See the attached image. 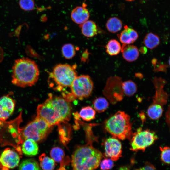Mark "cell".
<instances>
[{
    "label": "cell",
    "instance_id": "6da1fadb",
    "mask_svg": "<svg viewBox=\"0 0 170 170\" xmlns=\"http://www.w3.org/2000/svg\"><path fill=\"white\" fill-rule=\"evenodd\" d=\"M71 109L70 103L66 99L53 96L51 94H49L46 101L37 107V116L53 126L69 121Z\"/></svg>",
    "mask_w": 170,
    "mask_h": 170
},
{
    "label": "cell",
    "instance_id": "7a4b0ae2",
    "mask_svg": "<svg viewBox=\"0 0 170 170\" xmlns=\"http://www.w3.org/2000/svg\"><path fill=\"white\" fill-rule=\"evenodd\" d=\"M39 70L36 63L28 58L16 60L12 67V83L22 88L32 86L39 79Z\"/></svg>",
    "mask_w": 170,
    "mask_h": 170
},
{
    "label": "cell",
    "instance_id": "3957f363",
    "mask_svg": "<svg viewBox=\"0 0 170 170\" xmlns=\"http://www.w3.org/2000/svg\"><path fill=\"white\" fill-rule=\"evenodd\" d=\"M103 157L102 153L92 146H80L72 156V165L75 170H94L99 166Z\"/></svg>",
    "mask_w": 170,
    "mask_h": 170
},
{
    "label": "cell",
    "instance_id": "277c9868",
    "mask_svg": "<svg viewBox=\"0 0 170 170\" xmlns=\"http://www.w3.org/2000/svg\"><path fill=\"white\" fill-rule=\"evenodd\" d=\"M105 128L113 137L118 139L130 140L133 132L130 116L124 111H119L106 120Z\"/></svg>",
    "mask_w": 170,
    "mask_h": 170
},
{
    "label": "cell",
    "instance_id": "5b68a950",
    "mask_svg": "<svg viewBox=\"0 0 170 170\" xmlns=\"http://www.w3.org/2000/svg\"><path fill=\"white\" fill-rule=\"evenodd\" d=\"M152 81L155 93L153 102L148 108L147 113L149 118L156 120L162 116L164 111L163 106L167 103L168 95L164 89V86L167 83L164 79L155 77Z\"/></svg>",
    "mask_w": 170,
    "mask_h": 170
},
{
    "label": "cell",
    "instance_id": "8992f818",
    "mask_svg": "<svg viewBox=\"0 0 170 170\" xmlns=\"http://www.w3.org/2000/svg\"><path fill=\"white\" fill-rule=\"evenodd\" d=\"M42 118L36 116L24 128L20 129V135L23 141L31 139L36 142L44 139L51 131L52 127Z\"/></svg>",
    "mask_w": 170,
    "mask_h": 170
},
{
    "label": "cell",
    "instance_id": "52a82bcc",
    "mask_svg": "<svg viewBox=\"0 0 170 170\" xmlns=\"http://www.w3.org/2000/svg\"><path fill=\"white\" fill-rule=\"evenodd\" d=\"M77 76L75 68L67 64H60L55 66L50 77L60 88L70 87Z\"/></svg>",
    "mask_w": 170,
    "mask_h": 170
},
{
    "label": "cell",
    "instance_id": "ba28073f",
    "mask_svg": "<svg viewBox=\"0 0 170 170\" xmlns=\"http://www.w3.org/2000/svg\"><path fill=\"white\" fill-rule=\"evenodd\" d=\"M158 139V136L153 131L148 129L143 130L140 128L133 133L130 140V149L134 151H144L147 147L151 145Z\"/></svg>",
    "mask_w": 170,
    "mask_h": 170
},
{
    "label": "cell",
    "instance_id": "9c48e42d",
    "mask_svg": "<svg viewBox=\"0 0 170 170\" xmlns=\"http://www.w3.org/2000/svg\"><path fill=\"white\" fill-rule=\"evenodd\" d=\"M71 93L76 98L82 100L91 94L93 88V83L87 75L77 76L70 86Z\"/></svg>",
    "mask_w": 170,
    "mask_h": 170
},
{
    "label": "cell",
    "instance_id": "30bf717a",
    "mask_svg": "<svg viewBox=\"0 0 170 170\" xmlns=\"http://www.w3.org/2000/svg\"><path fill=\"white\" fill-rule=\"evenodd\" d=\"M121 78L117 76H111L107 81L104 94L112 102L122 100L123 93L122 88Z\"/></svg>",
    "mask_w": 170,
    "mask_h": 170
},
{
    "label": "cell",
    "instance_id": "8fae6325",
    "mask_svg": "<svg viewBox=\"0 0 170 170\" xmlns=\"http://www.w3.org/2000/svg\"><path fill=\"white\" fill-rule=\"evenodd\" d=\"M105 156L113 161L117 160L122 156V145L119 139L112 137L107 139L104 143Z\"/></svg>",
    "mask_w": 170,
    "mask_h": 170
},
{
    "label": "cell",
    "instance_id": "7c38bea8",
    "mask_svg": "<svg viewBox=\"0 0 170 170\" xmlns=\"http://www.w3.org/2000/svg\"><path fill=\"white\" fill-rule=\"evenodd\" d=\"M20 156L14 150L8 148L0 155V166L4 169H13L17 166Z\"/></svg>",
    "mask_w": 170,
    "mask_h": 170
},
{
    "label": "cell",
    "instance_id": "4fadbf2b",
    "mask_svg": "<svg viewBox=\"0 0 170 170\" xmlns=\"http://www.w3.org/2000/svg\"><path fill=\"white\" fill-rule=\"evenodd\" d=\"M15 106V101L9 95L0 98V121L7 119L13 113Z\"/></svg>",
    "mask_w": 170,
    "mask_h": 170
},
{
    "label": "cell",
    "instance_id": "5bb4252c",
    "mask_svg": "<svg viewBox=\"0 0 170 170\" xmlns=\"http://www.w3.org/2000/svg\"><path fill=\"white\" fill-rule=\"evenodd\" d=\"M138 34L134 29L126 26L119 35L120 41L123 44H131L138 38Z\"/></svg>",
    "mask_w": 170,
    "mask_h": 170
},
{
    "label": "cell",
    "instance_id": "9a60e30c",
    "mask_svg": "<svg viewBox=\"0 0 170 170\" xmlns=\"http://www.w3.org/2000/svg\"><path fill=\"white\" fill-rule=\"evenodd\" d=\"M71 16L74 22L81 25L88 20L90 14L88 9L85 7L77 6L72 10Z\"/></svg>",
    "mask_w": 170,
    "mask_h": 170
},
{
    "label": "cell",
    "instance_id": "2e32d148",
    "mask_svg": "<svg viewBox=\"0 0 170 170\" xmlns=\"http://www.w3.org/2000/svg\"><path fill=\"white\" fill-rule=\"evenodd\" d=\"M121 52L123 59L128 62H133L136 60L139 56V51L135 46L129 44H123Z\"/></svg>",
    "mask_w": 170,
    "mask_h": 170
},
{
    "label": "cell",
    "instance_id": "e0dca14e",
    "mask_svg": "<svg viewBox=\"0 0 170 170\" xmlns=\"http://www.w3.org/2000/svg\"><path fill=\"white\" fill-rule=\"evenodd\" d=\"M22 146V151L26 155L32 156L36 155L38 151V147L36 142L29 139L24 140Z\"/></svg>",
    "mask_w": 170,
    "mask_h": 170
},
{
    "label": "cell",
    "instance_id": "ac0fdd59",
    "mask_svg": "<svg viewBox=\"0 0 170 170\" xmlns=\"http://www.w3.org/2000/svg\"><path fill=\"white\" fill-rule=\"evenodd\" d=\"M80 25L82 33L84 36L88 37H91L97 34V25L93 21L87 20Z\"/></svg>",
    "mask_w": 170,
    "mask_h": 170
},
{
    "label": "cell",
    "instance_id": "d6986e66",
    "mask_svg": "<svg viewBox=\"0 0 170 170\" xmlns=\"http://www.w3.org/2000/svg\"><path fill=\"white\" fill-rule=\"evenodd\" d=\"M143 43L146 48L153 49L159 45L160 38L155 34L148 33L146 35L143 39Z\"/></svg>",
    "mask_w": 170,
    "mask_h": 170
},
{
    "label": "cell",
    "instance_id": "ffe728a7",
    "mask_svg": "<svg viewBox=\"0 0 170 170\" xmlns=\"http://www.w3.org/2000/svg\"><path fill=\"white\" fill-rule=\"evenodd\" d=\"M122 26V23L121 20L116 17L109 18L106 24L107 30L111 33L118 32L121 30Z\"/></svg>",
    "mask_w": 170,
    "mask_h": 170
},
{
    "label": "cell",
    "instance_id": "44dd1931",
    "mask_svg": "<svg viewBox=\"0 0 170 170\" xmlns=\"http://www.w3.org/2000/svg\"><path fill=\"white\" fill-rule=\"evenodd\" d=\"M121 48L120 42L115 39L110 40L105 46L106 51L110 56L118 54L121 51Z\"/></svg>",
    "mask_w": 170,
    "mask_h": 170
},
{
    "label": "cell",
    "instance_id": "7402d4cb",
    "mask_svg": "<svg viewBox=\"0 0 170 170\" xmlns=\"http://www.w3.org/2000/svg\"><path fill=\"white\" fill-rule=\"evenodd\" d=\"M122 88L123 94L131 97L137 91V86L133 81L128 80L122 82Z\"/></svg>",
    "mask_w": 170,
    "mask_h": 170
},
{
    "label": "cell",
    "instance_id": "603a6c76",
    "mask_svg": "<svg viewBox=\"0 0 170 170\" xmlns=\"http://www.w3.org/2000/svg\"><path fill=\"white\" fill-rule=\"evenodd\" d=\"M40 166L43 170H53L55 166V162L52 158L42 154L39 157Z\"/></svg>",
    "mask_w": 170,
    "mask_h": 170
},
{
    "label": "cell",
    "instance_id": "cb8c5ba5",
    "mask_svg": "<svg viewBox=\"0 0 170 170\" xmlns=\"http://www.w3.org/2000/svg\"><path fill=\"white\" fill-rule=\"evenodd\" d=\"M95 110L91 107L88 106L81 109L79 116L84 121H90L95 118Z\"/></svg>",
    "mask_w": 170,
    "mask_h": 170
},
{
    "label": "cell",
    "instance_id": "d4e9b609",
    "mask_svg": "<svg viewBox=\"0 0 170 170\" xmlns=\"http://www.w3.org/2000/svg\"><path fill=\"white\" fill-rule=\"evenodd\" d=\"M19 170H40L39 165L33 159H27L22 161L19 166Z\"/></svg>",
    "mask_w": 170,
    "mask_h": 170
},
{
    "label": "cell",
    "instance_id": "484cf974",
    "mask_svg": "<svg viewBox=\"0 0 170 170\" xmlns=\"http://www.w3.org/2000/svg\"><path fill=\"white\" fill-rule=\"evenodd\" d=\"M93 104L95 110L99 113L105 111L109 106L108 101L103 97H99L95 99Z\"/></svg>",
    "mask_w": 170,
    "mask_h": 170
},
{
    "label": "cell",
    "instance_id": "4316f807",
    "mask_svg": "<svg viewBox=\"0 0 170 170\" xmlns=\"http://www.w3.org/2000/svg\"><path fill=\"white\" fill-rule=\"evenodd\" d=\"M50 155L52 159L57 162H62L65 156L63 150L58 147H54L51 149Z\"/></svg>",
    "mask_w": 170,
    "mask_h": 170
},
{
    "label": "cell",
    "instance_id": "83f0119b",
    "mask_svg": "<svg viewBox=\"0 0 170 170\" xmlns=\"http://www.w3.org/2000/svg\"><path fill=\"white\" fill-rule=\"evenodd\" d=\"M62 53L63 56L66 59H70L75 55V50L74 46L71 43L64 44L62 48Z\"/></svg>",
    "mask_w": 170,
    "mask_h": 170
},
{
    "label": "cell",
    "instance_id": "f1b7e54d",
    "mask_svg": "<svg viewBox=\"0 0 170 170\" xmlns=\"http://www.w3.org/2000/svg\"><path fill=\"white\" fill-rule=\"evenodd\" d=\"M161 151V158L163 162L167 164H170V148L167 146L160 147Z\"/></svg>",
    "mask_w": 170,
    "mask_h": 170
},
{
    "label": "cell",
    "instance_id": "f546056e",
    "mask_svg": "<svg viewBox=\"0 0 170 170\" xmlns=\"http://www.w3.org/2000/svg\"><path fill=\"white\" fill-rule=\"evenodd\" d=\"M19 4L21 8L26 11L33 10L35 6L33 0H20Z\"/></svg>",
    "mask_w": 170,
    "mask_h": 170
},
{
    "label": "cell",
    "instance_id": "4dcf8cb0",
    "mask_svg": "<svg viewBox=\"0 0 170 170\" xmlns=\"http://www.w3.org/2000/svg\"><path fill=\"white\" fill-rule=\"evenodd\" d=\"M100 167L102 170H109L112 169L114 166V163L110 158H106L100 162Z\"/></svg>",
    "mask_w": 170,
    "mask_h": 170
},
{
    "label": "cell",
    "instance_id": "1f68e13d",
    "mask_svg": "<svg viewBox=\"0 0 170 170\" xmlns=\"http://www.w3.org/2000/svg\"><path fill=\"white\" fill-rule=\"evenodd\" d=\"M135 170H156V168L152 164L147 162L143 167Z\"/></svg>",
    "mask_w": 170,
    "mask_h": 170
},
{
    "label": "cell",
    "instance_id": "d6a6232c",
    "mask_svg": "<svg viewBox=\"0 0 170 170\" xmlns=\"http://www.w3.org/2000/svg\"><path fill=\"white\" fill-rule=\"evenodd\" d=\"M158 66H155L154 67H156V68L154 69V71L156 72L163 71L165 72L167 70V65L162 64H159Z\"/></svg>",
    "mask_w": 170,
    "mask_h": 170
},
{
    "label": "cell",
    "instance_id": "836d02e7",
    "mask_svg": "<svg viewBox=\"0 0 170 170\" xmlns=\"http://www.w3.org/2000/svg\"><path fill=\"white\" fill-rule=\"evenodd\" d=\"M139 51L141 53L145 54L147 52V48L145 47H142L140 48Z\"/></svg>",
    "mask_w": 170,
    "mask_h": 170
},
{
    "label": "cell",
    "instance_id": "e575fe53",
    "mask_svg": "<svg viewBox=\"0 0 170 170\" xmlns=\"http://www.w3.org/2000/svg\"><path fill=\"white\" fill-rule=\"evenodd\" d=\"M135 76L139 78H142L143 76L142 74L140 73H138L136 74Z\"/></svg>",
    "mask_w": 170,
    "mask_h": 170
},
{
    "label": "cell",
    "instance_id": "d590c367",
    "mask_svg": "<svg viewBox=\"0 0 170 170\" xmlns=\"http://www.w3.org/2000/svg\"><path fill=\"white\" fill-rule=\"evenodd\" d=\"M127 1H133L134 0H125Z\"/></svg>",
    "mask_w": 170,
    "mask_h": 170
},
{
    "label": "cell",
    "instance_id": "8d00e7d4",
    "mask_svg": "<svg viewBox=\"0 0 170 170\" xmlns=\"http://www.w3.org/2000/svg\"><path fill=\"white\" fill-rule=\"evenodd\" d=\"M64 170H66V169L65 168V169H64Z\"/></svg>",
    "mask_w": 170,
    "mask_h": 170
}]
</instances>
